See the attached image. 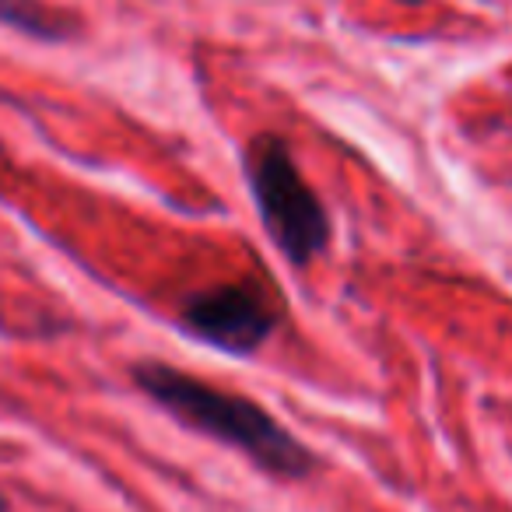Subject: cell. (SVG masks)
<instances>
[{"label": "cell", "mask_w": 512, "mask_h": 512, "mask_svg": "<svg viewBox=\"0 0 512 512\" xmlns=\"http://www.w3.org/2000/svg\"><path fill=\"white\" fill-rule=\"evenodd\" d=\"M130 379L151 404L172 414L183 428L235 449L274 481H306L320 467V456L253 397L211 386L158 358L134 362Z\"/></svg>", "instance_id": "1"}, {"label": "cell", "mask_w": 512, "mask_h": 512, "mask_svg": "<svg viewBox=\"0 0 512 512\" xmlns=\"http://www.w3.org/2000/svg\"><path fill=\"white\" fill-rule=\"evenodd\" d=\"M242 172H246V190L260 214V225L267 239L278 246V253L292 267L316 264L327 253L334 225L285 137L271 130L249 137L242 148Z\"/></svg>", "instance_id": "2"}, {"label": "cell", "mask_w": 512, "mask_h": 512, "mask_svg": "<svg viewBox=\"0 0 512 512\" xmlns=\"http://www.w3.org/2000/svg\"><path fill=\"white\" fill-rule=\"evenodd\" d=\"M176 323L193 341L246 358L274 337L281 327V309L256 281H232L183 295Z\"/></svg>", "instance_id": "3"}, {"label": "cell", "mask_w": 512, "mask_h": 512, "mask_svg": "<svg viewBox=\"0 0 512 512\" xmlns=\"http://www.w3.org/2000/svg\"><path fill=\"white\" fill-rule=\"evenodd\" d=\"M0 25L36 43H71L81 36V22L46 0H0Z\"/></svg>", "instance_id": "4"}, {"label": "cell", "mask_w": 512, "mask_h": 512, "mask_svg": "<svg viewBox=\"0 0 512 512\" xmlns=\"http://www.w3.org/2000/svg\"><path fill=\"white\" fill-rule=\"evenodd\" d=\"M0 512H11V502H8V495L0 491Z\"/></svg>", "instance_id": "5"}, {"label": "cell", "mask_w": 512, "mask_h": 512, "mask_svg": "<svg viewBox=\"0 0 512 512\" xmlns=\"http://www.w3.org/2000/svg\"><path fill=\"white\" fill-rule=\"evenodd\" d=\"M400 4H421V0H400Z\"/></svg>", "instance_id": "6"}]
</instances>
